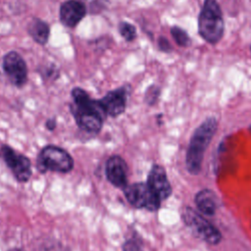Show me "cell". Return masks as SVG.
Here are the masks:
<instances>
[{"label":"cell","instance_id":"1","mask_svg":"<svg viewBox=\"0 0 251 251\" xmlns=\"http://www.w3.org/2000/svg\"><path fill=\"white\" fill-rule=\"evenodd\" d=\"M71 95L73 103L70 109L78 127L86 132H99L108 117L100 100L90 98L80 87L73 88Z\"/></svg>","mask_w":251,"mask_h":251},{"label":"cell","instance_id":"2","mask_svg":"<svg viewBox=\"0 0 251 251\" xmlns=\"http://www.w3.org/2000/svg\"><path fill=\"white\" fill-rule=\"evenodd\" d=\"M218 128V121L215 117H209L203 121L194 130L186 151L185 165L189 174L196 176L202 168L205 150L208 148Z\"/></svg>","mask_w":251,"mask_h":251},{"label":"cell","instance_id":"3","mask_svg":"<svg viewBox=\"0 0 251 251\" xmlns=\"http://www.w3.org/2000/svg\"><path fill=\"white\" fill-rule=\"evenodd\" d=\"M198 33L207 43L215 45L225 33L223 11L217 0H204L198 16Z\"/></svg>","mask_w":251,"mask_h":251},{"label":"cell","instance_id":"4","mask_svg":"<svg viewBox=\"0 0 251 251\" xmlns=\"http://www.w3.org/2000/svg\"><path fill=\"white\" fill-rule=\"evenodd\" d=\"M36 168L40 173L47 171L66 174L73 170V157L65 149L56 145H47L37 156Z\"/></svg>","mask_w":251,"mask_h":251},{"label":"cell","instance_id":"5","mask_svg":"<svg viewBox=\"0 0 251 251\" xmlns=\"http://www.w3.org/2000/svg\"><path fill=\"white\" fill-rule=\"evenodd\" d=\"M181 218L194 235L208 244L217 245L222 239L220 230L191 207H184Z\"/></svg>","mask_w":251,"mask_h":251},{"label":"cell","instance_id":"6","mask_svg":"<svg viewBox=\"0 0 251 251\" xmlns=\"http://www.w3.org/2000/svg\"><path fill=\"white\" fill-rule=\"evenodd\" d=\"M124 194L127 202L137 209H146L148 211H157L162 200L149 187L147 182H136L126 185L124 189Z\"/></svg>","mask_w":251,"mask_h":251},{"label":"cell","instance_id":"7","mask_svg":"<svg viewBox=\"0 0 251 251\" xmlns=\"http://www.w3.org/2000/svg\"><path fill=\"white\" fill-rule=\"evenodd\" d=\"M2 69L13 85L22 87L26 83L27 66L25 59L17 51H9L3 56Z\"/></svg>","mask_w":251,"mask_h":251},{"label":"cell","instance_id":"8","mask_svg":"<svg viewBox=\"0 0 251 251\" xmlns=\"http://www.w3.org/2000/svg\"><path fill=\"white\" fill-rule=\"evenodd\" d=\"M1 155L5 164L10 168L18 181L25 182L30 178L31 163L26 156L17 153L8 145L2 146Z\"/></svg>","mask_w":251,"mask_h":251},{"label":"cell","instance_id":"9","mask_svg":"<svg viewBox=\"0 0 251 251\" xmlns=\"http://www.w3.org/2000/svg\"><path fill=\"white\" fill-rule=\"evenodd\" d=\"M87 9L80 0H66L59 8L61 24L67 27L76 26L85 17Z\"/></svg>","mask_w":251,"mask_h":251},{"label":"cell","instance_id":"10","mask_svg":"<svg viewBox=\"0 0 251 251\" xmlns=\"http://www.w3.org/2000/svg\"><path fill=\"white\" fill-rule=\"evenodd\" d=\"M105 174L108 181L118 188H125L127 185L128 169L126 161L119 155L108 158L105 164Z\"/></svg>","mask_w":251,"mask_h":251},{"label":"cell","instance_id":"11","mask_svg":"<svg viewBox=\"0 0 251 251\" xmlns=\"http://www.w3.org/2000/svg\"><path fill=\"white\" fill-rule=\"evenodd\" d=\"M127 94H128V91L126 87L122 86L107 92L100 99V102L107 116L115 118L122 115L125 112L126 107Z\"/></svg>","mask_w":251,"mask_h":251},{"label":"cell","instance_id":"12","mask_svg":"<svg viewBox=\"0 0 251 251\" xmlns=\"http://www.w3.org/2000/svg\"><path fill=\"white\" fill-rule=\"evenodd\" d=\"M147 184L163 201L172 194V186L165 169L160 165H153L147 177Z\"/></svg>","mask_w":251,"mask_h":251},{"label":"cell","instance_id":"13","mask_svg":"<svg viewBox=\"0 0 251 251\" xmlns=\"http://www.w3.org/2000/svg\"><path fill=\"white\" fill-rule=\"evenodd\" d=\"M194 202L198 210L206 215L213 216L215 215L219 207V198L216 193L208 188L199 190L194 197Z\"/></svg>","mask_w":251,"mask_h":251},{"label":"cell","instance_id":"14","mask_svg":"<svg viewBox=\"0 0 251 251\" xmlns=\"http://www.w3.org/2000/svg\"><path fill=\"white\" fill-rule=\"evenodd\" d=\"M27 33L37 44L45 45L50 36V26L45 21L33 18L27 25Z\"/></svg>","mask_w":251,"mask_h":251},{"label":"cell","instance_id":"15","mask_svg":"<svg viewBox=\"0 0 251 251\" xmlns=\"http://www.w3.org/2000/svg\"><path fill=\"white\" fill-rule=\"evenodd\" d=\"M171 31V35L174 38L175 42L180 46V47H189L192 43L191 38L189 36V34L180 26L178 25H173L170 29Z\"/></svg>","mask_w":251,"mask_h":251},{"label":"cell","instance_id":"16","mask_svg":"<svg viewBox=\"0 0 251 251\" xmlns=\"http://www.w3.org/2000/svg\"><path fill=\"white\" fill-rule=\"evenodd\" d=\"M118 30H119V33L127 42H131L137 37L136 27L128 22H126V21L121 22L118 25Z\"/></svg>","mask_w":251,"mask_h":251},{"label":"cell","instance_id":"17","mask_svg":"<svg viewBox=\"0 0 251 251\" xmlns=\"http://www.w3.org/2000/svg\"><path fill=\"white\" fill-rule=\"evenodd\" d=\"M123 251H143V241L137 233H132L122 246Z\"/></svg>","mask_w":251,"mask_h":251},{"label":"cell","instance_id":"18","mask_svg":"<svg viewBox=\"0 0 251 251\" xmlns=\"http://www.w3.org/2000/svg\"><path fill=\"white\" fill-rule=\"evenodd\" d=\"M38 73L40 74L42 79L49 80V81L56 80L60 75L59 69L57 68L56 65H54L52 63L47 66H42L41 68H39Z\"/></svg>","mask_w":251,"mask_h":251},{"label":"cell","instance_id":"19","mask_svg":"<svg viewBox=\"0 0 251 251\" xmlns=\"http://www.w3.org/2000/svg\"><path fill=\"white\" fill-rule=\"evenodd\" d=\"M160 95H161V88L157 84H151L145 90L144 101L147 105L153 106L159 101Z\"/></svg>","mask_w":251,"mask_h":251},{"label":"cell","instance_id":"20","mask_svg":"<svg viewBox=\"0 0 251 251\" xmlns=\"http://www.w3.org/2000/svg\"><path fill=\"white\" fill-rule=\"evenodd\" d=\"M157 47H158V50L163 53H172L174 50L169 39L162 35L159 36L157 39Z\"/></svg>","mask_w":251,"mask_h":251},{"label":"cell","instance_id":"21","mask_svg":"<svg viewBox=\"0 0 251 251\" xmlns=\"http://www.w3.org/2000/svg\"><path fill=\"white\" fill-rule=\"evenodd\" d=\"M45 126L48 130H54L57 126V122L55 119H49L47 120V122L45 123Z\"/></svg>","mask_w":251,"mask_h":251},{"label":"cell","instance_id":"22","mask_svg":"<svg viewBox=\"0 0 251 251\" xmlns=\"http://www.w3.org/2000/svg\"><path fill=\"white\" fill-rule=\"evenodd\" d=\"M9 251H25V250L21 249V248H13V249H10Z\"/></svg>","mask_w":251,"mask_h":251},{"label":"cell","instance_id":"23","mask_svg":"<svg viewBox=\"0 0 251 251\" xmlns=\"http://www.w3.org/2000/svg\"><path fill=\"white\" fill-rule=\"evenodd\" d=\"M250 51H251V45H250Z\"/></svg>","mask_w":251,"mask_h":251},{"label":"cell","instance_id":"24","mask_svg":"<svg viewBox=\"0 0 251 251\" xmlns=\"http://www.w3.org/2000/svg\"><path fill=\"white\" fill-rule=\"evenodd\" d=\"M250 131H251V127H250Z\"/></svg>","mask_w":251,"mask_h":251}]
</instances>
